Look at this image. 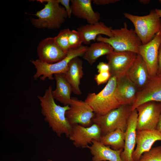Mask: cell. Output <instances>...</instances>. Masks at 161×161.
<instances>
[{"label": "cell", "instance_id": "d4e9b609", "mask_svg": "<svg viewBox=\"0 0 161 161\" xmlns=\"http://www.w3.org/2000/svg\"><path fill=\"white\" fill-rule=\"evenodd\" d=\"M125 132L119 129L102 135L99 141L115 150L123 149Z\"/></svg>", "mask_w": 161, "mask_h": 161}, {"label": "cell", "instance_id": "836d02e7", "mask_svg": "<svg viewBox=\"0 0 161 161\" xmlns=\"http://www.w3.org/2000/svg\"><path fill=\"white\" fill-rule=\"evenodd\" d=\"M156 129L161 133V113L159 117Z\"/></svg>", "mask_w": 161, "mask_h": 161}, {"label": "cell", "instance_id": "74e56055", "mask_svg": "<svg viewBox=\"0 0 161 161\" xmlns=\"http://www.w3.org/2000/svg\"><path fill=\"white\" fill-rule=\"evenodd\" d=\"M159 2L161 3V0H159Z\"/></svg>", "mask_w": 161, "mask_h": 161}, {"label": "cell", "instance_id": "4fadbf2b", "mask_svg": "<svg viewBox=\"0 0 161 161\" xmlns=\"http://www.w3.org/2000/svg\"><path fill=\"white\" fill-rule=\"evenodd\" d=\"M37 52L38 59L48 64L59 61L67 54L57 45L54 37L47 38L41 41L38 46Z\"/></svg>", "mask_w": 161, "mask_h": 161}, {"label": "cell", "instance_id": "5b68a950", "mask_svg": "<svg viewBox=\"0 0 161 161\" xmlns=\"http://www.w3.org/2000/svg\"><path fill=\"white\" fill-rule=\"evenodd\" d=\"M88 48L87 46L82 45L78 48L70 49L65 58L53 64L43 62L38 59L35 60H31L30 61L36 69L33 78L36 80L40 77L41 80L43 81L47 78L52 80L54 75L65 74L68 70V64L70 61L75 58L83 56Z\"/></svg>", "mask_w": 161, "mask_h": 161}, {"label": "cell", "instance_id": "30bf717a", "mask_svg": "<svg viewBox=\"0 0 161 161\" xmlns=\"http://www.w3.org/2000/svg\"><path fill=\"white\" fill-rule=\"evenodd\" d=\"M102 136L101 130L95 123L87 127L76 124L72 126L68 138L76 147L86 148L93 140L100 141Z\"/></svg>", "mask_w": 161, "mask_h": 161}, {"label": "cell", "instance_id": "4316f807", "mask_svg": "<svg viewBox=\"0 0 161 161\" xmlns=\"http://www.w3.org/2000/svg\"><path fill=\"white\" fill-rule=\"evenodd\" d=\"M138 161H161V146L151 148L144 152Z\"/></svg>", "mask_w": 161, "mask_h": 161}, {"label": "cell", "instance_id": "8d00e7d4", "mask_svg": "<svg viewBox=\"0 0 161 161\" xmlns=\"http://www.w3.org/2000/svg\"><path fill=\"white\" fill-rule=\"evenodd\" d=\"M47 161H52L50 160H48Z\"/></svg>", "mask_w": 161, "mask_h": 161}, {"label": "cell", "instance_id": "83f0119b", "mask_svg": "<svg viewBox=\"0 0 161 161\" xmlns=\"http://www.w3.org/2000/svg\"><path fill=\"white\" fill-rule=\"evenodd\" d=\"M68 41L70 49L79 47L83 43V40L80 33L77 30H70Z\"/></svg>", "mask_w": 161, "mask_h": 161}, {"label": "cell", "instance_id": "ab89813d", "mask_svg": "<svg viewBox=\"0 0 161 161\" xmlns=\"http://www.w3.org/2000/svg\"><path fill=\"white\" fill-rule=\"evenodd\" d=\"M160 75V76H161V75Z\"/></svg>", "mask_w": 161, "mask_h": 161}, {"label": "cell", "instance_id": "8fae6325", "mask_svg": "<svg viewBox=\"0 0 161 161\" xmlns=\"http://www.w3.org/2000/svg\"><path fill=\"white\" fill-rule=\"evenodd\" d=\"M161 43V32L157 33L153 39L139 48L138 54L147 67L150 77L157 75L159 49Z\"/></svg>", "mask_w": 161, "mask_h": 161}, {"label": "cell", "instance_id": "603a6c76", "mask_svg": "<svg viewBox=\"0 0 161 161\" xmlns=\"http://www.w3.org/2000/svg\"><path fill=\"white\" fill-rule=\"evenodd\" d=\"M55 75L56 86L52 91V95L54 99L63 104L64 106L70 105L72 91L71 86L64 74H56Z\"/></svg>", "mask_w": 161, "mask_h": 161}, {"label": "cell", "instance_id": "e575fe53", "mask_svg": "<svg viewBox=\"0 0 161 161\" xmlns=\"http://www.w3.org/2000/svg\"><path fill=\"white\" fill-rule=\"evenodd\" d=\"M150 1L149 0H139V2L141 3H143V4H148L150 2Z\"/></svg>", "mask_w": 161, "mask_h": 161}, {"label": "cell", "instance_id": "d6986e66", "mask_svg": "<svg viewBox=\"0 0 161 161\" xmlns=\"http://www.w3.org/2000/svg\"><path fill=\"white\" fill-rule=\"evenodd\" d=\"M91 0H71L72 14L77 18L86 20L89 24H93L99 21V13L93 10Z\"/></svg>", "mask_w": 161, "mask_h": 161}, {"label": "cell", "instance_id": "7a4b0ae2", "mask_svg": "<svg viewBox=\"0 0 161 161\" xmlns=\"http://www.w3.org/2000/svg\"><path fill=\"white\" fill-rule=\"evenodd\" d=\"M46 2L44 7L34 15L37 18H32L30 21L35 27L39 29H56L59 28L68 17L64 8L60 6L57 0H38Z\"/></svg>", "mask_w": 161, "mask_h": 161}, {"label": "cell", "instance_id": "4dcf8cb0", "mask_svg": "<svg viewBox=\"0 0 161 161\" xmlns=\"http://www.w3.org/2000/svg\"><path fill=\"white\" fill-rule=\"evenodd\" d=\"M98 72L99 73L109 71V66L108 63L103 62H100L97 66Z\"/></svg>", "mask_w": 161, "mask_h": 161}, {"label": "cell", "instance_id": "7402d4cb", "mask_svg": "<svg viewBox=\"0 0 161 161\" xmlns=\"http://www.w3.org/2000/svg\"><path fill=\"white\" fill-rule=\"evenodd\" d=\"M83 64L82 61L78 57L73 58L69 62L68 70L64 74L71 86L72 92L77 95L82 94L79 86L84 75Z\"/></svg>", "mask_w": 161, "mask_h": 161}, {"label": "cell", "instance_id": "ba28073f", "mask_svg": "<svg viewBox=\"0 0 161 161\" xmlns=\"http://www.w3.org/2000/svg\"><path fill=\"white\" fill-rule=\"evenodd\" d=\"M136 109L138 114L137 131L156 129L161 113V103L149 101L141 104Z\"/></svg>", "mask_w": 161, "mask_h": 161}, {"label": "cell", "instance_id": "5bb4252c", "mask_svg": "<svg viewBox=\"0 0 161 161\" xmlns=\"http://www.w3.org/2000/svg\"><path fill=\"white\" fill-rule=\"evenodd\" d=\"M151 101L161 103V76L159 75L151 77L146 86L138 92L131 106V110L143 103Z\"/></svg>", "mask_w": 161, "mask_h": 161}, {"label": "cell", "instance_id": "cb8c5ba5", "mask_svg": "<svg viewBox=\"0 0 161 161\" xmlns=\"http://www.w3.org/2000/svg\"><path fill=\"white\" fill-rule=\"evenodd\" d=\"M114 51L109 44L98 42L91 44L83 56V59L90 65H92L100 57L107 55Z\"/></svg>", "mask_w": 161, "mask_h": 161}, {"label": "cell", "instance_id": "6da1fadb", "mask_svg": "<svg viewBox=\"0 0 161 161\" xmlns=\"http://www.w3.org/2000/svg\"><path fill=\"white\" fill-rule=\"evenodd\" d=\"M52 87L49 86L43 96L38 95L41 112L46 122L53 131L58 137L64 134L69 137L72 129L66 116L70 108L69 105L61 106L57 104L52 95Z\"/></svg>", "mask_w": 161, "mask_h": 161}, {"label": "cell", "instance_id": "484cf974", "mask_svg": "<svg viewBox=\"0 0 161 161\" xmlns=\"http://www.w3.org/2000/svg\"><path fill=\"white\" fill-rule=\"evenodd\" d=\"M70 30L69 28L63 29L60 31L56 36L54 37L57 45L66 54L70 50L68 41V36Z\"/></svg>", "mask_w": 161, "mask_h": 161}, {"label": "cell", "instance_id": "44dd1931", "mask_svg": "<svg viewBox=\"0 0 161 161\" xmlns=\"http://www.w3.org/2000/svg\"><path fill=\"white\" fill-rule=\"evenodd\" d=\"M112 28L106 26L102 22L99 21L93 24H88L80 26L77 29L80 33L83 43L86 44H90L92 40L95 41L97 37L101 34L109 37L113 36Z\"/></svg>", "mask_w": 161, "mask_h": 161}, {"label": "cell", "instance_id": "52a82bcc", "mask_svg": "<svg viewBox=\"0 0 161 161\" xmlns=\"http://www.w3.org/2000/svg\"><path fill=\"white\" fill-rule=\"evenodd\" d=\"M132 111L131 105H122L104 115L95 114L92 122L100 127L102 136L117 129L125 132Z\"/></svg>", "mask_w": 161, "mask_h": 161}, {"label": "cell", "instance_id": "1f68e13d", "mask_svg": "<svg viewBox=\"0 0 161 161\" xmlns=\"http://www.w3.org/2000/svg\"><path fill=\"white\" fill-rule=\"evenodd\" d=\"M94 4L97 5H105L110 4L116 3L119 0H94L92 1Z\"/></svg>", "mask_w": 161, "mask_h": 161}, {"label": "cell", "instance_id": "f546056e", "mask_svg": "<svg viewBox=\"0 0 161 161\" xmlns=\"http://www.w3.org/2000/svg\"><path fill=\"white\" fill-rule=\"evenodd\" d=\"M58 2L63 6L65 8L68 16V17L70 18L72 14V9L70 5V0H57Z\"/></svg>", "mask_w": 161, "mask_h": 161}, {"label": "cell", "instance_id": "9c48e42d", "mask_svg": "<svg viewBox=\"0 0 161 161\" xmlns=\"http://www.w3.org/2000/svg\"><path fill=\"white\" fill-rule=\"evenodd\" d=\"M69 106L70 108L66 112V116L72 126L78 124L87 127L92 124L95 114L85 101L72 97Z\"/></svg>", "mask_w": 161, "mask_h": 161}, {"label": "cell", "instance_id": "f35d334b", "mask_svg": "<svg viewBox=\"0 0 161 161\" xmlns=\"http://www.w3.org/2000/svg\"><path fill=\"white\" fill-rule=\"evenodd\" d=\"M160 32H161V28H160Z\"/></svg>", "mask_w": 161, "mask_h": 161}, {"label": "cell", "instance_id": "ac0fdd59", "mask_svg": "<svg viewBox=\"0 0 161 161\" xmlns=\"http://www.w3.org/2000/svg\"><path fill=\"white\" fill-rule=\"evenodd\" d=\"M126 74L139 91L146 86L151 77L145 63L139 54Z\"/></svg>", "mask_w": 161, "mask_h": 161}, {"label": "cell", "instance_id": "d6a6232c", "mask_svg": "<svg viewBox=\"0 0 161 161\" xmlns=\"http://www.w3.org/2000/svg\"><path fill=\"white\" fill-rule=\"evenodd\" d=\"M161 75V43L160 46L158 54V68L157 75Z\"/></svg>", "mask_w": 161, "mask_h": 161}, {"label": "cell", "instance_id": "2e32d148", "mask_svg": "<svg viewBox=\"0 0 161 161\" xmlns=\"http://www.w3.org/2000/svg\"><path fill=\"white\" fill-rule=\"evenodd\" d=\"M138 114L136 109L132 110L129 117L125 132L124 146L120 154L122 161H134L132 154L136 143Z\"/></svg>", "mask_w": 161, "mask_h": 161}, {"label": "cell", "instance_id": "3957f363", "mask_svg": "<svg viewBox=\"0 0 161 161\" xmlns=\"http://www.w3.org/2000/svg\"><path fill=\"white\" fill-rule=\"evenodd\" d=\"M117 77L112 76L99 92L89 94L85 101L93 109L95 114L104 115L121 105L115 95Z\"/></svg>", "mask_w": 161, "mask_h": 161}, {"label": "cell", "instance_id": "7c38bea8", "mask_svg": "<svg viewBox=\"0 0 161 161\" xmlns=\"http://www.w3.org/2000/svg\"><path fill=\"white\" fill-rule=\"evenodd\" d=\"M137 54L130 51L112 52L106 55L111 76L126 74L134 62Z\"/></svg>", "mask_w": 161, "mask_h": 161}, {"label": "cell", "instance_id": "9a60e30c", "mask_svg": "<svg viewBox=\"0 0 161 161\" xmlns=\"http://www.w3.org/2000/svg\"><path fill=\"white\" fill-rule=\"evenodd\" d=\"M138 92L126 74L117 77L115 95L120 105L132 106Z\"/></svg>", "mask_w": 161, "mask_h": 161}, {"label": "cell", "instance_id": "e0dca14e", "mask_svg": "<svg viewBox=\"0 0 161 161\" xmlns=\"http://www.w3.org/2000/svg\"><path fill=\"white\" fill-rule=\"evenodd\" d=\"M159 140L161 141V133L157 129L137 131V146L132 154L133 161H138L142 155L149 151L153 144Z\"/></svg>", "mask_w": 161, "mask_h": 161}, {"label": "cell", "instance_id": "277c9868", "mask_svg": "<svg viewBox=\"0 0 161 161\" xmlns=\"http://www.w3.org/2000/svg\"><path fill=\"white\" fill-rule=\"evenodd\" d=\"M112 37L106 38L99 35L96 38L97 41L109 44L116 52L130 51L138 54L142 42L134 30L128 28L126 22L124 23L123 27L112 29Z\"/></svg>", "mask_w": 161, "mask_h": 161}, {"label": "cell", "instance_id": "ffe728a7", "mask_svg": "<svg viewBox=\"0 0 161 161\" xmlns=\"http://www.w3.org/2000/svg\"><path fill=\"white\" fill-rule=\"evenodd\" d=\"M88 148L93 156L92 161H122L120 154L123 150H115L99 141L93 140Z\"/></svg>", "mask_w": 161, "mask_h": 161}, {"label": "cell", "instance_id": "8992f818", "mask_svg": "<svg viewBox=\"0 0 161 161\" xmlns=\"http://www.w3.org/2000/svg\"><path fill=\"white\" fill-rule=\"evenodd\" d=\"M125 17L133 24L134 30L140 40L142 45L151 40L156 34L160 31L161 18L155 10L144 16H137L127 13H124Z\"/></svg>", "mask_w": 161, "mask_h": 161}, {"label": "cell", "instance_id": "f1b7e54d", "mask_svg": "<svg viewBox=\"0 0 161 161\" xmlns=\"http://www.w3.org/2000/svg\"><path fill=\"white\" fill-rule=\"evenodd\" d=\"M111 77L109 71L99 73L96 75L95 79L97 85H100L108 82Z\"/></svg>", "mask_w": 161, "mask_h": 161}, {"label": "cell", "instance_id": "d590c367", "mask_svg": "<svg viewBox=\"0 0 161 161\" xmlns=\"http://www.w3.org/2000/svg\"><path fill=\"white\" fill-rule=\"evenodd\" d=\"M156 11L161 18V9H155Z\"/></svg>", "mask_w": 161, "mask_h": 161}]
</instances>
